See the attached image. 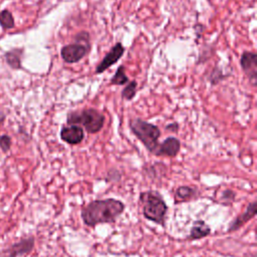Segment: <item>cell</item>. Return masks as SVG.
<instances>
[{
  "label": "cell",
  "mask_w": 257,
  "mask_h": 257,
  "mask_svg": "<svg viewBox=\"0 0 257 257\" xmlns=\"http://www.w3.org/2000/svg\"><path fill=\"white\" fill-rule=\"evenodd\" d=\"M256 214V202H252L250 203L245 212L242 214V215H239L234 221H232L229 225V228H228V231L231 232V231H235L237 229H239L241 226H243L246 222H248L250 219H252Z\"/></svg>",
  "instance_id": "8fae6325"
},
{
  "label": "cell",
  "mask_w": 257,
  "mask_h": 257,
  "mask_svg": "<svg viewBox=\"0 0 257 257\" xmlns=\"http://www.w3.org/2000/svg\"><path fill=\"white\" fill-rule=\"evenodd\" d=\"M127 82H128V77L125 74L124 66L120 65L116 69L113 77L110 79V83L114 84V85H121V84H124Z\"/></svg>",
  "instance_id": "4fadbf2b"
},
{
  "label": "cell",
  "mask_w": 257,
  "mask_h": 257,
  "mask_svg": "<svg viewBox=\"0 0 257 257\" xmlns=\"http://www.w3.org/2000/svg\"><path fill=\"white\" fill-rule=\"evenodd\" d=\"M137 86H138V83L135 80H133L131 82H127V84L125 85V87L121 91V97L123 99H127V100L133 99L136 96Z\"/></svg>",
  "instance_id": "9a60e30c"
},
{
  "label": "cell",
  "mask_w": 257,
  "mask_h": 257,
  "mask_svg": "<svg viewBox=\"0 0 257 257\" xmlns=\"http://www.w3.org/2000/svg\"><path fill=\"white\" fill-rule=\"evenodd\" d=\"M181 143L175 137L167 138L159 147L155 153L156 156H166V157H176L180 152Z\"/></svg>",
  "instance_id": "30bf717a"
},
{
  "label": "cell",
  "mask_w": 257,
  "mask_h": 257,
  "mask_svg": "<svg viewBox=\"0 0 257 257\" xmlns=\"http://www.w3.org/2000/svg\"><path fill=\"white\" fill-rule=\"evenodd\" d=\"M210 232H211L210 227L204 221L198 220V221L194 222V224L190 230L189 238L191 240L201 239V238L208 236L210 234Z\"/></svg>",
  "instance_id": "7c38bea8"
},
{
  "label": "cell",
  "mask_w": 257,
  "mask_h": 257,
  "mask_svg": "<svg viewBox=\"0 0 257 257\" xmlns=\"http://www.w3.org/2000/svg\"><path fill=\"white\" fill-rule=\"evenodd\" d=\"M10 146H11V141H10V138L8 136H2L0 137V148L6 152L10 149Z\"/></svg>",
  "instance_id": "ac0fdd59"
},
{
  "label": "cell",
  "mask_w": 257,
  "mask_h": 257,
  "mask_svg": "<svg viewBox=\"0 0 257 257\" xmlns=\"http://www.w3.org/2000/svg\"><path fill=\"white\" fill-rule=\"evenodd\" d=\"M60 138L69 145H77L84 139L83 128L80 125L75 124L63 126L60 131Z\"/></svg>",
  "instance_id": "9c48e42d"
},
{
  "label": "cell",
  "mask_w": 257,
  "mask_h": 257,
  "mask_svg": "<svg viewBox=\"0 0 257 257\" xmlns=\"http://www.w3.org/2000/svg\"><path fill=\"white\" fill-rule=\"evenodd\" d=\"M75 43L67 44L60 50L62 59L67 63H74L82 59L89 50V34L81 31L74 36Z\"/></svg>",
  "instance_id": "5b68a950"
},
{
  "label": "cell",
  "mask_w": 257,
  "mask_h": 257,
  "mask_svg": "<svg viewBox=\"0 0 257 257\" xmlns=\"http://www.w3.org/2000/svg\"><path fill=\"white\" fill-rule=\"evenodd\" d=\"M143 204V214L148 219L159 225L164 226L168 207L163 198L157 192H143L141 194Z\"/></svg>",
  "instance_id": "7a4b0ae2"
},
{
  "label": "cell",
  "mask_w": 257,
  "mask_h": 257,
  "mask_svg": "<svg viewBox=\"0 0 257 257\" xmlns=\"http://www.w3.org/2000/svg\"><path fill=\"white\" fill-rule=\"evenodd\" d=\"M240 64L252 84L255 85L257 78V54L252 51H244L240 58Z\"/></svg>",
  "instance_id": "52a82bcc"
},
{
  "label": "cell",
  "mask_w": 257,
  "mask_h": 257,
  "mask_svg": "<svg viewBox=\"0 0 257 257\" xmlns=\"http://www.w3.org/2000/svg\"><path fill=\"white\" fill-rule=\"evenodd\" d=\"M178 123H172V124H169L166 126V130H170L172 132H176L178 130Z\"/></svg>",
  "instance_id": "d6986e66"
},
{
  "label": "cell",
  "mask_w": 257,
  "mask_h": 257,
  "mask_svg": "<svg viewBox=\"0 0 257 257\" xmlns=\"http://www.w3.org/2000/svg\"><path fill=\"white\" fill-rule=\"evenodd\" d=\"M6 58H7V61L8 63L14 67V68H19L20 67V59L18 57V55H16L15 53L13 52H9L6 54Z\"/></svg>",
  "instance_id": "e0dca14e"
},
{
  "label": "cell",
  "mask_w": 257,
  "mask_h": 257,
  "mask_svg": "<svg viewBox=\"0 0 257 257\" xmlns=\"http://www.w3.org/2000/svg\"><path fill=\"white\" fill-rule=\"evenodd\" d=\"M194 190L188 186L179 187L176 191V202H183L193 197Z\"/></svg>",
  "instance_id": "5bb4252c"
},
{
  "label": "cell",
  "mask_w": 257,
  "mask_h": 257,
  "mask_svg": "<svg viewBox=\"0 0 257 257\" xmlns=\"http://www.w3.org/2000/svg\"><path fill=\"white\" fill-rule=\"evenodd\" d=\"M124 204L116 199L94 200L81 210V218L87 226L112 223L123 212Z\"/></svg>",
  "instance_id": "6da1fadb"
},
{
  "label": "cell",
  "mask_w": 257,
  "mask_h": 257,
  "mask_svg": "<svg viewBox=\"0 0 257 257\" xmlns=\"http://www.w3.org/2000/svg\"><path fill=\"white\" fill-rule=\"evenodd\" d=\"M68 124H80L87 133H98L104 124V115L95 108H85L82 110L71 111L67 114Z\"/></svg>",
  "instance_id": "277c9868"
},
{
  "label": "cell",
  "mask_w": 257,
  "mask_h": 257,
  "mask_svg": "<svg viewBox=\"0 0 257 257\" xmlns=\"http://www.w3.org/2000/svg\"><path fill=\"white\" fill-rule=\"evenodd\" d=\"M34 246V238L27 237L0 251V257H19L29 253Z\"/></svg>",
  "instance_id": "8992f818"
},
{
  "label": "cell",
  "mask_w": 257,
  "mask_h": 257,
  "mask_svg": "<svg viewBox=\"0 0 257 257\" xmlns=\"http://www.w3.org/2000/svg\"><path fill=\"white\" fill-rule=\"evenodd\" d=\"M0 25L5 29H10L14 26L13 16L8 10H3L0 12Z\"/></svg>",
  "instance_id": "2e32d148"
},
{
  "label": "cell",
  "mask_w": 257,
  "mask_h": 257,
  "mask_svg": "<svg viewBox=\"0 0 257 257\" xmlns=\"http://www.w3.org/2000/svg\"><path fill=\"white\" fill-rule=\"evenodd\" d=\"M130 128L149 152L156 153L159 147L158 140L161 136L160 128L157 125L141 118H133L130 121Z\"/></svg>",
  "instance_id": "3957f363"
},
{
  "label": "cell",
  "mask_w": 257,
  "mask_h": 257,
  "mask_svg": "<svg viewBox=\"0 0 257 257\" xmlns=\"http://www.w3.org/2000/svg\"><path fill=\"white\" fill-rule=\"evenodd\" d=\"M124 52V47L120 42H117L101 59V61L96 65L95 67V72L96 73H101L107 68H109L111 65L116 63L118 59L122 56Z\"/></svg>",
  "instance_id": "ba28073f"
}]
</instances>
